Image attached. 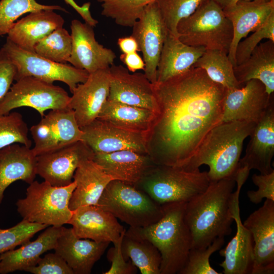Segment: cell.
I'll return each instance as SVG.
<instances>
[{
    "label": "cell",
    "mask_w": 274,
    "mask_h": 274,
    "mask_svg": "<svg viewBox=\"0 0 274 274\" xmlns=\"http://www.w3.org/2000/svg\"><path fill=\"white\" fill-rule=\"evenodd\" d=\"M93 151L79 141L51 152L37 156V174L51 185L62 187L73 181L74 173L84 160L93 157Z\"/></svg>",
    "instance_id": "9a60e30c"
},
{
    "label": "cell",
    "mask_w": 274,
    "mask_h": 274,
    "mask_svg": "<svg viewBox=\"0 0 274 274\" xmlns=\"http://www.w3.org/2000/svg\"><path fill=\"white\" fill-rule=\"evenodd\" d=\"M210 181L207 172L199 169L155 165L135 186L162 205L187 202L204 192Z\"/></svg>",
    "instance_id": "5b68a950"
},
{
    "label": "cell",
    "mask_w": 274,
    "mask_h": 274,
    "mask_svg": "<svg viewBox=\"0 0 274 274\" xmlns=\"http://www.w3.org/2000/svg\"><path fill=\"white\" fill-rule=\"evenodd\" d=\"M224 237L216 238L207 247L191 248L187 261L179 274H221L211 265L210 258L219 250L224 244Z\"/></svg>",
    "instance_id": "ab89813d"
},
{
    "label": "cell",
    "mask_w": 274,
    "mask_h": 274,
    "mask_svg": "<svg viewBox=\"0 0 274 274\" xmlns=\"http://www.w3.org/2000/svg\"><path fill=\"white\" fill-rule=\"evenodd\" d=\"M250 136L245 155L240 158L238 167L256 169L263 175L271 173L274 170L271 165L274 155L273 100Z\"/></svg>",
    "instance_id": "7402d4cb"
},
{
    "label": "cell",
    "mask_w": 274,
    "mask_h": 274,
    "mask_svg": "<svg viewBox=\"0 0 274 274\" xmlns=\"http://www.w3.org/2000/svg\"><path fill=\"white\" fill-rule=\"evenodd\" d=\"M3 47L16 66L15 81L31 76L50 83L60 81L67 85L72 93L78 84L88 77L89 74L84 70L48 59L21 48L7 38Z\"/></svg>",
    "instance_id": "9c48e42d"
},
{
    "label": "cell",
    "mask_w": 274,
    "mask_h": 274,
    "mask_svg": "<svg viewBox=\"0 0 274 274\" xmlns=\"http://www.w3.org/2000/svg\"><path fill=\"white\" fill-rule=\"evenodd\" d=\"M68 224L72 225L79 238L99 243L114 244L125 230L112 213L96 205L82 206L73 211Z\"/></svg>",
    "instance_id": "44dd1931"
},
{
    "label": "cell",
    "mask_w": 274,
    "mask_h": 274,
    "mask_svg": "<svg viewBox=\"0 0 274 274\" xmlns=\"http://www.w3.org/2000/svg\"><path fill=\"white\" fill-rule=\"evenodd\" d=\"M37 175V156L30 147L15 143L0 149V205L10 185L18 180L30 184Z\"/></svg>",
    "instance_id": "4316f807"
},
{
    "label": "cell",
    "mask_w": 274,
    "mask_h": 274,
    "mask_svg": "<svg viewBox=\"0 0 274 274\" xmlns=\"http://www.w3.org/2000/svg\"><path fill=\"white\" fill-rule=\"evenodd\" d=\"M186 203L162 204L163 215L157 222L127 230L150 241L158 249L161 257L160 274H179L191 249V235L184 220Z\"/></svg>",
    "instance_id": "277c9868"
},
{
    "label": "cell",
    "mask_w": 274,
    "mask_h": 274,
    "mask_svg": "<svg viewBox=\"0 0 274 274\" xmlns=\"http://www.w3.org/2000/svg\"><path fill=\"white\" fill-rule=\"evenodd\" d=\"M101 3V14L123 27H132L144 9L156 0H96Z\"/></svg>",
    "instance_id": "e575fe53"
},
{
    "label": "cell",
    "mask_w": 274,
    "mask_h": 274,
    "mask_svg": "<svg viewBox=\"0 0 274 274\" xmlns=\"http://www.w3.org/2000/svg\"><path fill=\"white\" fill-rule=\"evenodd\" d=\"M120 59L130 72L134 73L136 71L144 70V61L137 52L128 54L122 53L120 56Z\"/></svg>",
    "instance_id": "c3c4849f"
},
{
    "label": "cell",
    "mask_w": 274,
    "mask_h": 274,
    "mask_svg": "<svg viewBox=\"0 0 274 274\" xmlns=\"http://www.w3.org/2000/svg\"><path fill=\"white\" fill-rule=\"evenodd\" d=\"M42 10L67 12L59 5H43L36 0H1L0 36L7 35L16 21L22 15Z\"/></svg>",
    "instance_id": "8d00e7d4"
},
{
    "label": "cell",
    "mask_w": 274,
    "mask_h": 274,
    "mask_svg": "<svg viewBox=\"0 0 274 274\" xmlns=\"http://www.w3.org/2000/svg\"><path fill=\"white\" fill-rule=\"evenodd\" d=\"M156 118L154 111L107 99L97 117L113 126L147 136Z\"/></svg>",
    "instance_id": "4dcf8cb0"
},
{
    "label": "cell",
    "mask_w": 274,
    "mask_h": 274,
    "mask_svg": "<svg viewBox=\"0 0 274 274\" xmlns=\"http://www.w3.org/2000/svg\"><path fill=\"white\" fill-rule=\"evenodd\" d=\"M132 27L131 36L136 40L145 64L144 74L151 83L155 84L158 63L168 32L156 1L145 7Z\"/></svg>",
    "instance_id": "4fadbf2b"
},
{
    "label": "cell",
    "mask_w": 274,
    "mask_h": 274,
    "mask_svg": "<svg viewBox=\"0 0 274 274\" xmlns=\"http://www.w3.org/2000/svg\"><path fill=\"white\" fill-rule=\"evenodd\" d=\"M64 23L63 18L54 10L30 12L15 22L7 34V39L24 49L34 52L39 41L62 27Z\"/></svg>",
    "instance_id": "484cf974"
},
{
    "label": "cell",
    "mask_w": 274,
    "mask_h": 274,
    "mask_svg": "<svg viewBox=\"0 0 274 274\" xmlns=\"http://www.w3.org/2000/svg\"><path fill=\"white\" fill-rule=\"evenodd\" d=\"M109 68L89 74L87 80L78 84L72 93L67 108L74 111L80 128L89 125L97 118L108 99L110 89Z\"/></svg>",
    "instance_id": "d6986e66"
},
{
    "label": "cell",
    "mask_w": 274,
    "mask_h": 274,
    "mask_svg": "<svg viewBox=\"0 0 274 274\" xmlns=\"http://www.w3.org/2000/svg\"><path fill=\"white\" fill-rule=\"evenodd\" d=\"M72 48L71 35L62 27L39 41L35 47L34 52L53 61L66 63L71 56Z\"/></svg>",
    "instance_id": "d590c367"
},
{
    "label": "cell",
    "mask_w": 274,
    "mask_h": 274,
    "mask_svg": "<svg viewBox=\"0 0 274 274\" xmlns=\"http://www.w3.org/2000/svg\"><path fill=\"white\" fill-rule=\"evenodd\" d=\"M64 2L72 7L82 19L85 22L88 23L93 27H95L98 21L95 19L91 15L90 11V3L87 2L82 6H80L76 3L75 0H63Z\"/></svg>",
    "instance_id": "7dc6e473"
},
{
    "label": "cell",
    "mask_w": 274,
    "mask_h": 274,
    "mask_svg": "<svg viewBox=\"0 0 274 274\" xmlns=\"http://www.w3.org/2000/svg\"><path fill=\"white\" fill-rule=\"evenodd\" d=\"M126 229L121 233L119 239L113 244L107 253V258L111 262L110 268L104 274H134L137 267L129 260H126L122 252V242Z\"/></svg>",
    "instance_id": "ee69618b"
},
{
    "label": "cell",
    "mask_w": 274,
    "mask_h": 274,
    "mask_svg": "<svg viewBox=\"0 0 274 274\" xmlns=\"http://www.w3.org/2000/svg\"><path fill=\"white\" fill-rule=\"evenodd\" d=\"M122 252L142 274H160L161 257L158 249L149 241L126 230L122 242Z\"/></svg>",
    "instance_id": "d6a6232c"
},
{
    "label": "cell",
    "mask_w": 274,
    "mask_h": 274,
    "mask_svg": "<svg viewBox=\"0 0 274 274\" xmlns=\"http://www.w3.org/2000/svg\"><path fill=\"white\" fill-rule=\"evenodd\" d=\"M208 0H156L167 30L178 37L177 26L182 19L191 15Z\"/></svg>",
    "instance_id": "74e56055"
},
{
    "label": "cell",
    "mask_w": 274,
    "mask_h": 274,
    "mask_svg": "<svg viewBox=\"0 0 274 274\" xmlns=\"http://www.w3.org/2000/svg\"><path fill=\"white\" fill-rule=\"evenodd\" d=\"M206 49L182 43L168 31L157 68L156 83L164 82L190 69Z\"/></svg>",
    "instance_id": "f546056e"
},
{
    "label": "cell",
    "mask_w": 274,
    "mask_h": 274,
    "mask_svg": "<svg viewBox=\"0 0 274 274\" xmlns=\"http://www.w3.org/2000/svg\"><path fill=\"white\" fill-rule=\"evenodd\" d=\"M256 124L247 121L220 122L209 131L193 156L181 167L194 170L207 165L210 181L234 177L244 142Z\"/></svg>",
    "instance_id": "3957f363"
},
{
    "label": "cell",
    "mask_w": 274,
    "mask_h": 274,
    "mask_svg": "<svg viewBox=\"0 0 274 274\" xmlns=\"http://www.w3.org/2000/svg\"><path fill=\"white\" fill-rule=\"evenodd\" d=\"M110 243L79 238L72 228L62 226L54 250L64 259L74 274H89Z\"/></svg>",
    "instance_id": "603a6c76"
},
{
    "label": "cell",
    "mask_w": 274,
    "mask_h": 274,
    "mask_svg": "<svg viewBox=\"0 0 274 274\" xmlns=\"http://www.w3.org/2000/svg\"><path fill=\"white\" fill-rule=\"evenodd\" d=\"M223 10L232 25L233 40L228 56L234 66L238 43L250 32L257 29L274 12V1L239 0Z\"/></svg>",
    "instance_id": "cb8c5ba5"
},
{
    "label": "cell",
    "mask_w": 274,
    "mask_h": 274,
    "mask_svg": "<svg viewBox=\"0 0 274 274\" xmlns=\"http://www.w3.org/2000/svg\"><path fill=\"white\" fill-rule=\"evenodd\" d=\"M153 86L157 111L147 136L148 155L156 165L182 166L221 122L225 88L194 66Z\"/></svg>",
    "instance_id": "6da1fadb"
},
{
    "label": "cell",
    "mask_w": 274,
    "mask_h": 274,
    "mask_svg": "<svg viewBox=\"0 0 274 274\" xmlns=\"http://www.w3.org/2000/svg\"><path fill=\"white\" fill-rule=\"evenodd\" d=\"M218 4L222 9L235 4L239 0H213ZM253 1V0H245Z\"/></svg>",
    "instance_id": "f907efd6"
},
{
    "label": "cell",
    "mask_w": 274,
    "mask_h": 274,
    "mask_svg": "<svg viewBox=\"0 0 274 274\" xmlns=\"http://www.w3.org/2000/svg\"><path fill=\"white\" fill-rule=\"evenodd\" d=\"M70 98L60 86L33 77H24L16 81L0 102V114L27 107L36 110L42 117L47 110L67 108Z\"/></svg>",
    "instance_id": "30bf717a"
},
{
    "label": "cell",
    "mask_w": 274,
    "mask_h": 274,
    "mask_svg": "<svg viewBox=\"0 0 274 274\" xmlns=\"http://www.w3.org/2000/svg\"><path fill=\"white\" fill-rule=\"evenodd\" d=\"M235 183L234 177L211 181L204 192L186 203L184 220L191 248H205L216 238L231 234L230 201Z\"/></svg>",
    "instance_id": "7a4b0ae2"
},
{
    "label": "cell",
    "mask_w": 274,
    "mask_h": 274,
    "mask_svg": "<svg viewBox=\"0 0 274 274\" xmlns=\"http://www.w3.org/2000/svg\"><path fill=\"white\" fill-rule=\"evenodd\" d=\"M117 44L123 53L128 54L139 51L138 44L131 36L119 38Z\"/></svg>",
    "instance_id": "681fc988"
},
{
    "label": "cell",
    "mask_w": 274,
    "mask_h": 274,
    "mask_svg": "<svg viewBox=\"0 0 274 274\" xmlns=\"http://www.w3.org/2000/svg\"><path fill=\"white\" fill-rule=\"evenodd\" d=\"M235 77L241 85L253 79L261 81L269 95L274 91V42H261L243 63L233 67Z\"/></svg>",
    "instance_id": "1f68e13d"
},
{
    "label": "cell",
    "mask_w": 274,
    "mask_h": 274,
    "mask_svg": "<svg viewBox=\"0 0 274 274\" xmlns=\"http://www.w3.org/2000/svg\"><path fill=\"white\" fill-rule=\"evenodd\" d=\"M133 228L157 222L163 215L162 205L135 186L113 180L107 186L97 204Z\"/></svg>",
    "instance_id": "ba28073f"
},
{
    "label": "cell",
    "mask_w": 274,
    "mask_h": 274,
    "mask_svg": "<svg viewBox=\"0 0 274 274\" xmlns=\"http://www.w3.org/2000/svg\"><path fill=\"white\" fill-rule=\"evenodd\" d=\"M81 129V141L93 153L127 150L148 155L146 138L142 134L113 126L97 119Z\"/></svg>",
    "instance_id": "ffe728a7"
},
{
    "label": "cell",
    "mask_w": 274,
    "mask_h": 274,
    "mask_svg": "<svg viewBox=\"0 0 274 274\" xmlns=\"http://www.w3.org/2000/svg\"><path fill=\"white\" fill-rule=\"evenodd\" d=\"M48 226L23 219L12 227L0 228V254L14 249L29 241L35 234Z\"/></svg>",
    "instance_id": "60d3db41"
},
{
    "label": "cell",
    "mask_w": 274,
    "mask_h": 274,
    "mask_svg": "<svg viewBox=\"0 0 274 274\" xmlns=\"http://www.w3.org/2000/svg\"><path fill=\"white\" fill-rule=\"evenodd\" d=\"M28 128L21 114L17 112L0 114V149L15 143L30 147Z\"/></svg>",
    "instance_id": "f35d334b"
},
{
    "label": "cell",
    "mask_w": 274,
    "mask_h": 274,
    "mask_svg": "<svg viewBox=\"0 0 274 274\" xmlns=\"http://www.w3.org/2000/svg\"><path fill=\"white\" fill-rule=\"evenodd\" d=\"M110 89L108 100L152 110L156 113L157 105L153 84L144 73H130L122 65L109 68Z\"/></svg>",
    "instance_id": "ac0fdd59"
},
{
    "label": "cell",
    "mask_w": 274,
    "mask_h": 274,
    "mask_svg": "<svg viewBox=\"0 0 274 274\" xmlns=\"http://www.w3.org/2000/svg\"><path fill=\"white\" fill-rule=\"evenodd\" d=\"M76 184L57 187L44 181H34L26 189V197L16 204L23 219L48 226L60 227L68 224L73 211L69 203Z\"/></svg>",
    "instance_id": "52a82bcc"
},
{
    "label": "cell",
    "mask_w": 274,
    "mask_h": 274,
    "mask_svg": "<svg viewBox=\"0 0 274 274\" xmlns=\"http://www.w3.org/2000/svg\"><path fill=\"white\" fill-rule=\"evenodd\" d=\"M252 180L258 190L247 192L251 202L258 204L263 198L274 201V170L268 174H254Z\"/></svg>",
    "instance_id": "f6af8a7d"
},
{
    "label": "cell",
    "mask_w": 274,
    "mask_h": 274,
    "mask_svg": "<svg viewBox=\"0 0 274 274\" xmlns=\"http://www.w3.org/2000/svg\"><path fill=\"white\" fill-rule=\"evenodd\" d=\"M1 259H2V256H1V254H0V261H1Z\"/></svg>",
    "instance_id": "816d5d0a"
},
{
    "label": "cell",
    "mask_w": 274,
    "mask_h": 274,
    "mask_svg": "<svg viewBox=\"0 0 274 274\" xmlns=\"http://www.w3.org/2000/svg\"><path fill=\"white\" fill-rule=\"evenodd\" d=\"M62 226H51L41 233L35 241H28L18 249L2 253L0 274L16 270L24 271L36 265L44 253L55 248Z\"/></svg>",
    "instance_id": "f1b7e54d"
},
{
    "label": "cell",
    "mask_w": 274,
    "mask_h": 274,
    "mask_svg": "<svg viewBox=\"0 0 274 274\" xmlns=\"http://www.w3.org/2000/svg\"><path fill=\"white\" fill-rule=\"evenodd\" d=\"M16 68L3 47L0 49V102L15 81Z\"/></svg>",
    "instance_id": "bcb514c9"
},
{
    "label": "cell",
    "mask_w": 274,
    "mask_h": 274,
    "mask_svg": "<svg viewBox=\"0 0 274 274\" xmlns=\"http://www.w3.org/2000/svg\"><path fill=\"white\" fill-rule=\"evenodd\" d=\"M24 271L33 274H74L64 259L55 252L41 257L36 265Z\"/></svg>",
    "instance_id": "7bdbcfd3"
},
{
    "label": "cell",
    "mask_w": 274,
    "mask_h": 274,
    "mask_svg": "<svg viewBox=\"0 0 274 274\" xmlns=\"http://www.w3.org/2000/svg\"><path fill=\"white\" fill-rule=\"evenodd\" d=\"M271 1H274V0H271Z\"/></svg>",
    "instance_id": "f5cc1de1"
},
{
    "label": "cell",
    "mask_w": 274,
    "mask_h": 274,
    "mask_svg": "<svg viewBox=\"0 0 274 274\" xmlns=\"http://www.w3.org/2000/svg\"><path fill=\"white\" fill-rule=\"evenodd\" d=\"M92 160L113 180L134 186L156 165L148 155L127 150L93 153Z\"/></svg>",
    "instance_id": "d4e9b609"
},
{
    "label": "cell",
    "mask_w": 274,
    "mask_h": 274,
    "mask_svg": "<svg viewBox=\"0 0 274 274\" xmlns=\"http://www.w3.org/2000/svg\"><path fill=\"white\" fill-rule=\"evenodd\" d=\"M243 224L251 233L254 244L251 274L273 273L274 201L266 199Z\"/></svg>",
    "instance_id": "2e32d148"
},
{
    "label": "cell",
    "mask_w": 274,
    "mask_h": 274,
    "mask_svg": "<svg viewBox=\"0 0 274 274\" xmlns=\"http://www.w3.org/2000/svg\"><path fill=\"white\" fill-rule=\"evenodd\" d=\"M273 100L259 80L248 81L242 87L225 88L221 122L247 121L258 123Z\"/></svg>",
    "instance_id": "5bb4252c"
},
{
    "label": "cell",
    "mask_w": 274,
    "mask_h": 274,
    "mask_svg": "<svg viewBox=\"0 0 274 274\" xmlns=\"http://www.w3.org/2000/svg\"><path fill=\"white\" fill-rule=\"evenodd\" d=\"M203 69L214 82L227 89L239 88L243 86L236 80L234 65L228 54L217 50H206L193 65Z\"/></svg>",
    "instance_id": "836d02e7"
},
{
    "label": "cell",
    "mask_w": 274,
    "mask_h": 274,
    "mask_svg": "<svg viewBox=\"0 0 274 274\" xmlns=\"http://www.w3.org/2000/svg\"><path fill=\"white\" fill-rule=\"evenodd\" d=\"M36 156L81 141L83 131L69 108L51 110L30 128Z\"/></svg>",
    "instance_id": "8fae6325"
},
{
    "label": "cell",
    "mask_w": 274,
    "mask_h": 274,
    "mask_svg": "<svg viewBox=\"0 0 274 274\" xmlns=\"http://www.w3.org/2000/svg\"><path fill=\"white\" fill-rule=\"evenodd\" d=\"M248 178L243 172L235 177L236 189L232 195L230 207L236 231L224 249L219 251L224 260L219 264L224 274L251 273L254 261V244L252 235L244 225L240 216L239 197L242 187Z\"/></svg>",
    "instance_id": "7c38bea8"
},
{
    "label": "cell",
    "mask_w": 274,
    "mask_h": 274,
    "mask_svg": "<svg viewBox=\"0 0 274 274\" xmlns=\"http://www.w3.org/2000/svg\"><path fill=\"white\" fill-rule=\"evenodd\" d=\"M70 28L72 48L68 62L72 65L90 74L114 64L115 53L96 40L92 26L74 19Z\"/></svg>",
    "instance_id": "e0dca14e"
},
{
    "label": "cell",
    "mask_w": 274,
    "mask_h": 274,
    "mask_svg": "<svg viewBox=\"0 0 274 274\" xmlns=\"http://www.w3.org/2000/svg\"><path fill=\"white\" fill-rule=\"evenodd\" d=\"M264 39L274 42V12L252 35L238 43L235 50V65L245 61Z\"/></svg>",
    "instance_id": "b9f144b4"
},
{
    "label": "cell",
    "mask_w": 274,
    "mask_h": 274,
    "mask_svg": "<svg viewBox=\"0 0 274 274\" xmlns=\"http://www.w3.org/2000/svg\"><path fill=\"white\" fill-rule=\"evenodd\" d=\"M113 179L92 158L83 160L76 169L73 181L76 186L69 203L72 211L96 205L104 190Z\"/></svg>",
    "instance_id": "83f0119b"
},
{
    "label": "cell",
    "mask_w": 274,
    "mask_h": 274,
    "mask_svg": "<svg viewBox=\"0 0 274 274\" xmlns=\"http://www.w3.org/2000/svg\"><path fill=\"white\" fill-rule=\"evenodd\" d=\"M177 31L179 39L187 45L227 54L233 36L231 22L213 0L206 2L191 15L180 20Z\"/></svg>",
    "instance_id": "8992f818"
}]
</instances>
